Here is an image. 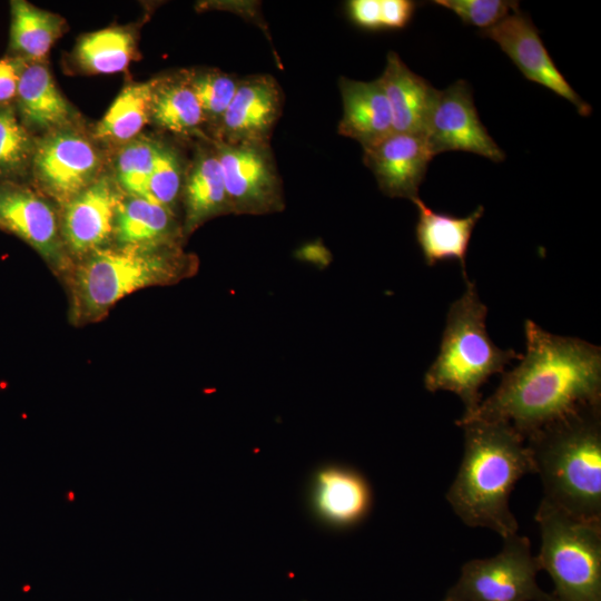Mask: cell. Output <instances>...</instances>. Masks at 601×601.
Returning a JSON list of instances; mask_svg holds the SVG:
<instances>
[{"instance_id": "1", "label": "cell", "mask_w": 601, "mask_h": 601, "mask_svg": "<svg viewBox=\"0 0 601 601\" xmlns=\"http://www.w3.org/2000/svg\"><path fill=\"white\" fill-rule=\"evenodd\" d=\"M525 354L476 411L461 418L509 422L524 439L581 406L601 402V348L524 323Z\"/></svg>"}, {"instance_id": "2", "label": "cell", "mask_w": 601, "mask_h": 601, "mask_svg": "<svg viewBox=\"0 0 601 601\" xmlns=\"http://www.w3.org/2000/svg\"><path fill=\"white\" fill-rule=\"evenodd\" d=\"M456 424L464 450L446 501L469 526L490 529L502 539L518 533L510 495L521 477L534 473L524 436L505 421L460 418Z\"/></svg>"}, {"instance_id": "3", "label": "cell", "mask_w": 601, "mask_h": 601, "mask_svg": "<svg viewBox=\"0 0 601 601\" xmlns=\"http://www.w3.org/2000/svg\"><path fill=\"white\" fill-rule=\"evenodd\" d=\"M542 500L601 522V402L588 404L525 437Z\"/></svg>"}, {"instance_id": "4", "label": "cell", "mask_w": 601, "mask_h": 601, "mask_svg": "<svg viewBox=\"0 0 601 601\" xmlns=\"http://www.w3.org/2000/svg\"><path fill=\"white\" fill-rule=\"evenodd\" d=\"M486 315L475 283L466 278L463 294L449 307L439 354L424 375L428 392L449 391L461 398L465 407L462 416L476 411L482 402L480 390L492 375L522 358V354L493 343Z\"/></svg>"}, {"instance_id": "5", "label": "cell", "mask_w": 601, "mask_h": 601, "mask_svg": "<svg viewBox=\"0 0 601 601\" xmlns=\"http://www.w3.org/2000/svg\"><path fill=\"white\" fill-rule=\"evenodd\" d=\"M198 259L177 246L101 248L82 258L72 277L76 317L95 322L125 296L193 276Z\"/></svg>"}, {"instance_id": "6", "label": "cell", "mask_w": 601, "mask_h": 601, "mask_svg": "<svg viewBox=\"0 0 601 601\" xmlns=\"http://www.w3.org/2000/svg\"><path fill=\"white\" fill-rule=\"evenodd\" d=\"M541 570L551 577V601H601V522L574 518L541 500L535 513Z\"/></svg>"}, {"instance_id": "7", "label": "cell", "mask_w": 601, "mask_h": 601, "mask_svg": "<svg viewBox=\"0 0 601 601\" xmlns=\"http://www.w3.org/2000/svg\"><path fill=\"white\" fill-rule=\"evenodd\" d=\"M541 570L531 543L519 533L503 539L502 550L492 558L473 559L461 570L456 583L447 591L449 601H551L540 589Z\"/></svg>"}, {"instance_id": "8", "label": "cell", "mask_w": 601, "mask_h": 601, "mask_svg": "<svg viewBox=\"0 0 601 601\" xmlns=\"http://www.w3.org/2000/svg\"><path fill=\"white\" fill-rule=\"evenodd\" d=\"M104 173V156L79 126L37 137L30 174L37 189L63 206Z\"/></svg>"}, {"instance_id": "9", "label": "cell", "mask_w": 601, "mask_h": 601, "mask_svg": "<svg viewBox=\"0 0 601 601\" xmlns=\"http://www.w3.org/2000/svg\"><path fill=\"white\" fill-rule=\"evenodd\" d=\"M210 140L221 167L231 214L267 215L284 210L283 184L269 141Z\"/></svg>"}, {"instance_id": "10", "label": "cell", "mask_w": 601, "mask_h": 601, "mask_svg": "<svg viewBox=\"0 0 601 601\" xmlns=\"http://www.w3.org/2000/svg\"><path fill=\"white\" fill-rule=\"evenodd\" d=\"M434 156L444 151H467L494 162L505 159V152L482 124L470 85L457 80L439 90L424 134Z\"/></svg>"}, {"instance_id": "11", "label": "cell", "mask_w": 601, "mask_h": 601, "mask_svg": "<svg viewBox=\"0 0 601 601\" xmlns=\"http://www.w3.org/2000/svg\"><path fill=\"white\" fill-rule=\"evenodd\" d=\"M0 227L35 248L58 269L67 264L60 215L38 189L19 181H0Z\"/></svg>"}, {"instance_id": "12", "label": "cell", "mask_w": 601, "mask_h": 601, "mask_svg": "<svg viewBox=\"0 0 601 601\" xmlns=\"http://www.w3.org/2000/svg\"><path fill=\"white\" fill-rule=\"evenodd\" d=\"M481 35L497 43L528 80L566 99L581 116H590L591 106L577 93L556 68L539 30L530 16L520 8L495 26L481 30Z\"/></svg>"}, {"instance_id": "13", "label": "cell", "mask_w": 601, "mask_h": 601, "mask_svg": "<svg viewBox=\"0 0 601 601\" xmlns=\"http://www.w3.org/2000/svg\"><path fill=\"white\" fill-rule=\"evenodd\" d=\"M306 503L317 523L332 530H347L367 518L373 506V492L361 472L328 463L312 472Z\"/></svg>"}, {"instance_id": "14", "label": "cell", "mask_w": 601, "mask_h": 601, "mask_svg": "<svg viewBox=\"0 0 601 601\" xmlns=\"http://www.w3.org/2000/svg\"><path fill=\"white\" fill-rule=\"evenodd\" d=\"M122 194L115 178L104 171L62 206L60 227L67 253L83 258L106 247L114 237Z\"/></svg>"}, {"instance_id": "15", "label": "cell", "mask_w": 601, "mask_h": 601, "mask_svg": "<svg viewBox=\"0 0 601 601\" xmlns=\"http://www.w3.org/2000/svg\"><path fill=\"white\" fill-rule=\"evenodd\" d=\"M282 107V89L270 75L239 78L234 98L210 139L225 144L269 141Z\"/></svg>"}, {"instance_id": "16", "label": "cell", "mask_w": 601, "mask_h": 601, "mask_svg": "<svg viewBox=\"0 0 601 601\" xmlns=\"http://www.w3.org/2000/svg\"><path fill=\"white\" fill-rule=\"evenodd\" d=\"M435 157L424 135L392 132L363 149V161L380 190L391 198L418 197L430 161Z\"/></svg>"}, {"instance_id": "17", "label": "cell", "mask_w": 601, "mask_h": 601, "mask_svg": "<svg viewBox=\"0 0 601 601\" xmlns=\"http://www.w3.org/2000/svg\"><path fill=\"white\" fill-rule=\"evenodd\" d=\"M13 101L19 120L36 137L79 126L77 112L43 61L24 60Z\"/></svg>"}, {"instance_id": "18", "label": "cell", "mask_w": 601, "mask_h": 601, "mask_svg": "<svg viewBox=\"0 0 601 601\" xmlns=\"http://www.w3.org/2000/svg\"><path fill=\"white\" fill-rule=\"evenodd\" d=\"M181 199L185 209L181 226L184 237L209 219L231 214L221 167L209 137L198 146L185 170Z\"/></svg>"}, {"instance_id": "19", "label": "cell", "mask_w": 601, "mask_h": 601, "mask_svg": "<svg viewBox=\"0 0 601 601\" xmlns=\"http://www.w3.org/2000/svg\"><path fill=\"white\" fill-rule=\"evenodd\" d=\"M387 98L394 132L424 135L439 90L413 72L394 51L377 78Z\"/></svg>"}, {"instance_id": "20", "label": "cell", "mask_w": 601, "mask_h": 601, "mask_svg": "<svg viewBox=\"0 0 601 601\" xmlns=\"http://www.w3.org/2000/svg\"><path fill=\"white\" fill-rule=\"evenodd\" d=\"M412 201L417 209L415 238L425 264L434 266L441 262L457 260L466 279L469 244L484 207L480 205L470 215L456 217L433 210L420 197Z\"/></svg>"}, {"instance_id": "21", "label": "cell", "mask_w": 601, "mask_h": 601, "mask_svg": "<svg viewBox=\"0 0 601 601\" xmlns=\"http://www.w3.org/2000/svg\"><path fill=\"white\" fill-rule=\"evenodd\" d=\"M343 116L337 132L358 141L363 149L393 132L390 105L378 79L358 81L339 78Z\"/></svg>"}, {"instance_id": "22", "label": "cell", "mask_w": 601, "mask_h": 601, "mask_svg": "<svg viewBox=\"0 0 601 601\" xmlns=\"http://www.w3.org/2000/svg\"><path fill=\"white\" fill-rule=\"evenodd\" d=\"M114 238L119 247L155 248L181 245L183 228L169 208L138 196L122 197Z\"/></svg>"}, {"instance_id": "23", "label": "cell", "mask_w": 601, "mask_h": 601, "mask_svg": "<svg viewBox=\"0 0 601 601\" xmlns=\"http://www.w3.org/2000/svg\"><path fill=\"white\" fill-rule=\"evenodd\" d=\"M151 120L175 135L200 134L206 120L190 86L188 70L154 80Z\"/></svg>"}, {"instance_id": "24", "label": "cell", "mask_w": 601, "mask_h": 601, "mask_svg": "<svg viewBox=\"0 0 601 601\" xmlns=\"http://www.w3.org/2000/svg\"><path fill=\"white\" fill-rule=\"evenodd\" d=\"M10 8L9 50L12 57L43 61L66 31V20L24 0L11 1Z\"/></svg>"}, {"instance_id": "25", "label": "cell", "mask_w": 601, "mask_h": 601, "mask_svg": "<svg viewBox=\"0 0 601 601\" xmlns=\"http://www.w3.org/2000/svg\"><path fill=\"white\" fill-rule=\"evenodd\" d=\"M152 88L154 80L125 86L96 125L92 138L118 146L136 139L151 120Z\"/></svg>"}, {"instance_id": "26", "label": "cell", "mask_w": 601, "mask_h": 601, "mask_svg": "<svg viewBox=\"0 0 601 601\" xmlns=\"http://www.w3.org/2000/svg\"><path fill=\"white\" fill-rule=\"evenodd\" d=\"M136 36L127 27H108L81 36L73 50L77 66L87 73L125 70L136 57Z\"/></svg>"}, {"instance_id": "27", "label": "cell", "mask_w": 601, "mask_h": 601, "mask_svg": "<svg viewBox=\"0 0 601 601\" xmlns=\"http://www.w3.org/2000/svg\"><path fill=\"white\" fill-rule=\"evenodd\" d=\"M36 142L13 102L0 105V181H19L30 174Z\"/></svg>"}, {"instance_id": "28", "label": "cell", "mask_w": 601, "mask_h": 601, "mask_svg": "<svg viewBox=\"0 0 601 601\" xmlns=\"http://www.w3.org/2000/svg\"><path fill=\"white\" fill-rule=\"evenodd\" d=\"M188 78L211 138L234 98L239 78L215 68L188 70Z\"/></svg>"}, {"instance_id": "29", "label": "cell", "mask_w": 601, "mask_h": 601, "mask_svg": "<svg viewBox=\"0 0 601 601\" xmlns=\"http://www.w3.org/2000/svg\"><path fill=\"white\" fill-rule=\"evenodd\" d=\"M159 146V140L140 137L120 147L115 161L114 178L124 194L142 196Z\"/></svg>"}, {"instance_id": "30", "label": "cell", "mask_w": 601, "mask_h": 601, "mask_svg": "<svg viewBox=\"0 0 601 601\" xmlns=\"http://www.w3.org/2000/svg\"><path fill=\"white\" fill-rule=\"evenodd\" d=\"M185 170L177 149L160 141L154 169L141 197L175 213L176 204L181 198Z\"/></svg>"}, {"instance_id": "31", "label": "cell", "mask_w": 601, "mask_h": 601, "mask_svg": "<svg viewBox=\"0 0 601 601\" xmlns=\"http://www.w3.org/2000/svg\"><path fill=\"white\" fill-rule=\"evenodd\" d=\"M432 3L454 12L464 23L482 30L491 28L519 9L511 0H434Z\"/></svg>"}, {"instance_id": "32", "label": "cell", "mask_w": 601, "mask_h": 601, "mask_svg": "<svg viewBox=\"0 0 601 601\" xmlns=\"http://www.w3.org/2000/svg\"><path fill=\"white\" fill-rule=\"evenodd\" d=\"M347 13L363 29H383L382 0H351L347 2Z\"/></svg>"}, {"instance_id": "33", "label": "cell", "mask_w": 601, "mask_h": 601, "mask_svg": "<svg viewBox=\"0 0 601 601\" xmlns=\"http://www.w3.org/2000/svg\"><path fill=\"white\" fill-rule=\"evenodd\" d=\"M23 62V59L12 56L0 59V105L14 100Z\"/></svg>"}, {"instance_id": "34", "label": "cell", "mask_w": 601, "mask_h": 601, "mask_svg": "<svg viewBox=\"0 0 601 601\" xmlns=\"http://www.w3.org/2000/svg\"><path fill=\"white\" fill-rule=\"evenodd\" d=\"M443 601H449V600H445V599H444Z\"/></svg>"}]
</instances>
